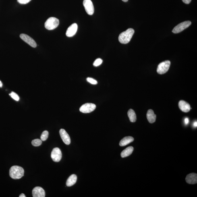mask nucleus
<instances>
[{"instance_id": "25", "label": "nucleus", "mask_w": 197, "mask_h": 197, "mask_svg": "<svg viewBox=\"0 0 197 197\" xmlns=\"http://www.w3.org/2000/svg\"><path fill=\"white\" fill-rule=\"evenodd\" d=\"M31 0H17L18 2L21 4H26L29 2Z\"/></svg>"}, {"instance_id": "6", "label": "nucleus", "mask_w": 197, "mask_h": 197, "mask_svg": "<svg viewBox=\"0 0 197 197\" xmlns=\"http://www.w3.org/2000/svg\"><path fill=\"white\" fill-rule=\"evenodd\" d=\"M96 108L94 104L87 103L83 105L80 108V111L83 113H88L93 111Z\"/></svg>"}, {"instance_id": "9", "label": "nucleus", "mask_w": 197, "mask_h": 197, "mask_svg": "<svg viewBox=\"0 0 197 197\" xmlns=\"http://www.w3.org/2000/svg\"><path fill=\"white\" fill-rule=\"evenodd\" d=\"M20 37L21 39H22L26 43L33 48H36L37 44L34 39L30 37L28 35L25 34H20Z\"/></svg>"}, {"instance_id": "27", "label": "nucleus", "mask_w": 197, "mask_h": 197, "mask_svg": "<svg viewBox=\"0 0 197 197\" xmlns=\"http://www.w3.org/2000/svg\"><path fill=\"white\" fill-rule=\"evenodd\" d=\"M189 122V120L188 118H185L184 119V123L186 125H187L188 124V123Z\"/></svg>"}, {"instance_id": "2", "label": "nucleus", "mask_w": 197, "mask_h": 197, "mask_svg": "<svg viewBox=\"0 0 197 197\" xmlns=\"http://www.w3.org/2000/svg\"><path fill=\"white\" fill-rule=\"evenodd\" d=\"M24 169L20 166H13L10 169V176L13 179H20L24 176Z\"/></svg>"}, {"instance_id": "4", "label": "nucleus", "mask_w": 197, "mask_h": 197, "mask_svg": "<svg viewBox=\"0 0 197 197\" xmlns=\"http://www.w3.org/2000/svg\"><path fill=\"white\" fill-rule=\"evenodd\" d=\"M171 65V62L167 60L160 63L158 66L157 72L159 74H164L168 72Z\"/></svg>"}, {"instance_id": "8", "label": "nucleus", "mask_w": 197, "mask_h": 197, "mask_svg": "<svg viewBox=\"0 0 197 197\" xmlns=\"http://www.w3.org/2000/svg\"><path fill=\"white\" fill-rule=\"evenodd\" d=\"M51 157L54 161L58 162L60 161L62 153L60 149L58 148H54L51 153Z\"/></svg>"}, {"instance_id": "1", "label": "nucleus", "mask_w": 197, "mask_h": 197, "mask_svg": "<svg viewBox=\"0 0 197 197\" xmlns=\"http://www.w3.org/2000/svg\"><path fill=\"white\" fill-rule=\"evenodd\" d=\"M134 33V30L132 28H129L125 31L122 33L119 36V41L122 44L128 43L130 41Z\"/></svg>"}, {"instance_id": "3", "label": "nucleus", "mask_w": 197, "mask_h": 197, "mask_svg": "<svg viewBox=\"0 0 197 197\" xmlns=\"http://www.w3.org/2000/svg\"><path fill=\"white\" fill-rule=\"evenodd\" d=\"M59 24V21L55 17H50L46 21L45 27L48 30H52L57 28Z\"/></svg>"}, {"instance_id": "31", "label": "nucleus", "mask_w": 197, "mask_h": 197, "mask_svg": "<svg viewBox=\"0 0 197 197\" xmlns=\"http://www.w3.org/2000/svg\"><path fill=\"white\" fill-rule=\"evenodd\" d=\"M123 2H127L128 1V0H122Z\"/></svg>"}, {"instance_id": "11", "label": "nucleus", "mask_w": 197, "mask_h": 197, "mask_svg": "<svg viewBox=\"0 0 197 197\" xmlns=\"http://www.w3.org/2000/svg\"><path fill=\"white\" fill-rule=\"evenodd\" d=\"M60 136L62 140L65 144L69 145L71 143V139L69 135L64 129H61L60 131Z\"/></svg>"}, {"instance_id": "22", "label": "nucleus", "mask_w": 197, "mask_h": 197, "mask_svg": "<svg viewBox=\"0 0 197 197\" xmlns=\"http://www.w3.org/2000/svg\"><path fill=\"white\" fill-rule=\"evenodd\" d=\"M9 95H10L11 97L13 98L14 99L16 100L17 101H18L19 100H20V97H19L18 95L15 93L14 92H11L10 94H9Z\"/></svg>"}, {"instance_id": "23", "label": "nucleus", "mask_w": 197, "mask_h": 197, "mask_svg": "<svg viewBox=\"0 0 197 197\" xmlns=\"http://www.w3.org/2000/svg\"><path fill=\"white\" fill-rule=\"evenodd\" d=\"M102 62H103V60L100 58L97 59L94 62L93 65L95 67H98L101 65Z\"/></svg>"}, {"instance_id": "15", "label": "nucleus", "mask_w": 197, "mask_h": 197, "mask_svg": "<svg viewBox=\"0 0 197 197\" xmlns=\"http://www.w3.org/2000/svg\"><path fill=\"white\" fill-rule=\"evenodd\" d=\"M146 117L149 123H153L156 121V115L154 113V112L152 110H148L147 113Z\"/></svg>"}, {"instance_id": "24", "label": "nucleus", "mask_w": 197, "mask_h": 197, "mask_svg": "<svg viewBox=\"0 0 197 197\" xmlns=\"http://www.w3.org/2000/svg\"><path fill=\"white\" fill-rule=\"evenodd\" d=\"M87 80L89 83H90L91 84L93 85H96L98 84L97 81L95 80L94 79L91 78H88L87 79Z\"/></svg>"}, {"instance_id": "10", "label": "nucleus", "mask_w": 197, "mask_h": 197, "mask_svg": "<svg viewBox=\"0 0 197 197\" xmlns=\"http://www.w3.org/2000/svg\"><path fill=\"white\" fill-rule=\"evenodd\" d=\"M32 195L33 197H44L45 196V192L41 187H37L33 189Z\"/></svg>"}, {"instance_id": "17", "label": "nucleus", "mask_w": 197, "mask_h": 197, "mask_svg": "<svg viewBox=\"0 0 197 197\" xmlns=\"http://www.w3.org/2000/svg\"><path fill=\"white\" fill-rule=\"evenodd\" d=\"M133 150H134V148H133V147H128L126 149L123 150V151L121 152V157L125 158L130 156L131 154L132 153Z\"/></svg>"}, {"instance_id": "21", "label": "nucleus", "mask_w": 197, "mask_h": 197, "mask_svg": "<svg viewBox=\"0 0 197 197\" xmlns=\"http://www.w3.org/2000/svg\"><path fill=\"white\" fill-rule=\"evenodd\" d=\"M49 136V133L47 131H44L41 136V139L42 141H45L47 140Z\"/></svg>"}, {"instance_id": "26", "label": "nucleus", "mask_w": 197, "mask_h": 197, "mask_svg": "<svg viewBox=\"0 0 197 197\" xmlns=\"http://www.w3.org/2000/svg\"><path fill=\"white\" fill-rule=\"evenodd\" d=\"M183 2L185 4H188L190 3L191 1V0H182Z\"/></svg>"}, {"instance_id": "19", "label": "nucleus", "mask_w": 197, "mask_h": 197, "mask_svg": "<svg viewBox=\"0 0 197 197\" xmlns=\"http://www.w3.org/2000/svg\"><path fill=\"white\" fill-rule=\"evenodd\" d=\"M127 114L131 122H136L137 120L136 115L135 111L133 109L129 110L127 113Z\"/></svg>"}, {"instance_id": "28", "label": "nucleus", "mask_w": 197, "mask_h": 197, "mask_svg": "<svg viewBox=\"0 0 197 197\" xmlns=\"http://www.w3.org/2000/svg\"><path fill=\"white\" fill-rule=\"evenodd\" d=\"M197 126V121L195 122L194 123V124H193V126H194L195 127H196Z\"/></svg>"}, {"instance_id": "5", "label": "nucleus", "mask_w": 197, "mask_h": 197, "mask_svg": "<svg viewBox=\"0 0 197 197\" xmlns=\"http://www.w3.org/2000/svg\"><path fill=\"white\" fill-rule=\"evenodd\" d=\"M191 24V22L190 21H186L180 23L175 27L173 29L172 32L174 33H178L182 32L185 29L188 28Z\"/></svg>"}, {"instance_id": "18", "label": "nucleus", "mask_w": 197, "mask_h": 197, "mask_svg": "<svg viewBox=\"0 0 197 197\" xmlns=\"http://www.w3.org/2000/svg\"><path fill=\"white\" fill-rule=\"evenodd\" d=\"M77 177L75 175H71L68 179L66 185L68 187H71L74 185L76 183Z\"/></svg>"}, {"instance_id": "30", "label": "nucleus", "mask_w": 197, "mask_h": 197, "mask_svg": "<svg viewBox=\"0 0 197 197\" xmlns=\"http://www.w3.org/2000/svg\"><path fill=\"white\" fill-rule=\"evenodd\" d=\"M3 84L1 82V81L0 80V87H2Z\"/></svg>"}, {"instance_id": "14", "label": "nucleus", "mask_w": 197, "mask_h": 197, "mask_svg": "<svg viewBox=\"0 0 197 197\" xmlns=\"http://www.w3.org/2000/svg\"><path fill=\"white\" fill-rule=\"evenodd\" d=\"M187 183L189 184H194L197 183V175L195 173H190L187 176L185 179Z\"/></svg>"}, {"instance_id": "29", "label": "nucleus", "mask_w": 197, "mask_h": 197, "mask_svg": "<svg viewBox=\"0 0 197 197\" xmlns=\"http://www.w3.org/2000/svg\"><path fill=\"white\" fill-rule=\"evenodd\" d=\"M19 197H26V196L24 194H21L20 196H19Z\"/></svg>"}, {"instance_id": "20", "label": "nucleus", "mask_w": 197, "mask_h": 197, "mask_svg": "<svg viewBox=\"0 0 197 197\" xmlns=\"http://www.w3.org/2000/svg\"><path fill=\"white\" fill-rule=\"evenodd\" d=\"M32 143L33 145L34 146H40L42 143V140L38 139H35L32 141Z\"/></svg>"}, {"instance_id": "7", "label": "nucleus", "mask_w": 197, "mask_h": 197, "mask_svg": "<svg viewBox=\"0 0 197 197\" xmlns=\"http://www.w3.org/2000/svg\"><path fill=\"white\" fill-rule=\"evenodd\" d=\"M86 12L88 15H92L94 12L93 4L91 0H84L83 2Z\"/></svg>"}, {"instance_id": "13", "label": "nucleus", "mask_w": 197, "mask_h": 197, "mask_svg": "<svg viewBox=\"0 0 197 197\" xmlns=\"http://www.w3.org/2000/svg\"><path fill=\"white\" fill-rule=\"evenodd\" d=\"M179 106L181 110L185 113H188L191 109L190 104L184 100H181L180 101Z\"/></svg>"}, {"instance_id": "16", "label": "nucleus", "mask_w": 197, "mask_h": 197, "mask_svg": "<svg viewBox=\"0 0 197 197\" xmlns=\"http://www.w3.org/2000/svg\"><path fill=\"white\" fill-rule=\"evenodd\" d=\"M134 140V139L132 137L128 136L125 137L121 141L119 142V145L121 146H124L132 142Z\"/></svg>"}, {"instance_id": "12", "label": "nucleus", "mask_w": 197, "mask_h": 197, "mask_svg": "<svg viewBox=\"0 0 197 197\" xmlns=\"http://www.w3.org/2000/svg\"><path fill=\"white\" fill-rule=\"evenodd\" d=\"M78 28V25L76 23L71 25L68 29L66 35L68 37H72L76 34Z\"/></svg>"}]
</instances>
